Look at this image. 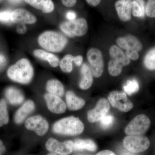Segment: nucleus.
Wrapping results in <instances>:
<instances>
[{
    "label": "nucleus",
    "instance_id": "obj_15",
    "mask_svg": "<svg viewBox=\"0 0 155 155\" xmlns=\"http://www.w3.org/2000/svg\"><path fill=\"white\" fill-rule=\"evenodd\" d=\"M132 0H118L115 7L119 19L123 22L130 21L131 18Z\"/></svg>",
    "mask_w": 155,
    "mask_h": 155
},
{
    "label": "nucleus",
    "instance_id": "obj_6",
    "mask_svg": "<svg viewBox=\"0 0 155 155\" xmlns=\"http://www.w3.org/2000/svg\"><path fill=\"white\" fill-rule=\"evenodd\" d=\"M123 145L132 153L143 152L150 146V142L146 137L142 135H128L124 138Z\"/></svg>",
    "mask_w": 155,
    "mask_h": 155
},
{
    "label": "nucleus",
    "instance_id": "obj_25",
    "mask_svg": "<svg viewBox=\"0 0 155 155\" xmlns=\"http://www.w3.org/2000/svg\"><path fill=\"white\" fill-rule=\"evenodd\" d=\"M74 58L75 57L72 55L67 54L60 61L59 65L63 72L66 73L72 72L73 69L72 62H74Z\"/></svg>",
    "mask_w": 155,
    "mask_h": 155
},
{
    "label": "nucleus",
    "instance_id": "obj_33",
    "mask_svg": "<svg viewBox=\"0 0 155 155\" xmlns=\"http://www.w3.org/2000/svg\"><path fill=\"white\" fill-rule=\"evenodd\" d=\"M11 11H4L0 12V21L5 22L11 21Z\"/></svg>",
    "mask_w": 155,
    "mask_h": 155
},
{
    "label": "nucleus",
    "instance_id": "obj_18",
    "mask_svg": "<svg viewBox=\"0 0 155 155\" xmlns=\"http://www.w3.org/2000/svg\"><path fill=\"white\" fill-rule=\"evenodd\" d=\"M81 78L79 84V87L82 90H87L91 86L93 82L91 69L87 64L82 65L81 69Z\"/></svg>",
    "mask_w": 155,
    "mask_h": 155
},
{
    "label": "nucleus",
    "instance_id": "obj_21",
    "mask_svg": "<svg viewBox=\"0 0 155 155\" xmlns=\"http://www.w3.org/2000/svg\"><path fill=\"white\" fill-rule=\"evenodd\" d=\"M67 105L71 110H77L83 107L85 105V101L78 97L72 91L67 92L66 94Z\"/></svg>",
    "mask_w": 155,
    "mask_h": 155
},
{
    "label": "nucleus",
    "instance_id": "obj_4",
    "mask_svg": "<svg viewBox=\"0 0 155 155\" xmlns=\"http://www.w3.org/2000/svg\"><path fill=\"white\" fill-rule=\"evenodd\" d=\"M60 28L64 33L70 37H81L87 32L88 24L86 19L80 18L63 22Z\"/></svg>",
    "mask_w": 155,
    "mask_h": 155
},
{
    "label": "nucleus",
    "instance_id": "obj_17",
    "mask_svg": "<svg viewBox=\"0 0 155 155\" xmlns=\"http://www.w3.org/2000/svg\"><path fill=\"white\" fill-rule=\"evenodd\" d=\"M25 2L35 8L40 10L44 14L51 13L54 9L52 0H24Z\"/></svg>",
    "mask_w": 155,
    "mask_h": 155
},
{
    "label": "nucleus",
    "instance_id": "obj_7",
    "mask_svg": "<svg viewBox=\"0 0 155 155\" xmlns=\"http://www.w3.org/2000/svg\"><path fill=\"white\" fill-rule=\"evenodd\" d=\"M87 57L93 75L96 78H99L103 74L104 70V62L101 51L96 48L90 49Z\"/></svg>",
    "mask_w": 155,
    "mask_h": 155
},
{
    "label": "nucleus",
    "instance_id": "obj_30",
    "mask_svg": "<svg viewBox=\"0 0 155 155\" xmlns=\"http://www.w3.org/2000/svg\"><path fill=\"white\" fill-rule=\"evenodd\" d=\"M124 91L129 95L134 94L139 89V84L137 81L135 79L128 80L123 87Z\"/></svg>",
    "mask_w": 155,
    "mask_h": 155
},
{
    "label": "nucleus",
    "instance_id": "obj_20",
    "mask_svg": "<svg viewBox=\"0 0 155 155\" xmlns=\"http://www.w3.org/2000/svg\"><path fill=\"white\" fill-rule=\"evenodd\" d=\"M34 55L36 58L47 61L49 64L53 67H56L59 65V58L55 55L48 52L45 50L41 49H36L33 51Z\"/></svg>",
    "mask_w": 155,
    "mask_h": 155
},
{
    "label": "nucleus",
    "instance_id": "obj_1",
    "mask_svg": "<svg viewBox=\"0 0 155 155\" xmlns=\"http://www.w3.org/2000/svg\"><path fill=\"white\" fill-rule=\"evenodd\" d=\"M7 75L10 79L15 82L27 84L33 77V67L28 59L22 58L9 67Z\"/></svg>",
    "mask_w": 155,
    "mask_h": 155
},
{
    "label": "nucleus",
    "instance_id": "obj_34",
    "mask_svg": "<svg viewBox=\"0 0 155 155\" xmlns=\"http://www.w3.org/2000/svg\"><path fill=\"white\" fill-rule=\"evenodd\" d=\"M126 56L128 58L132 61H136L139 58V54L138 52L134 50H128L126 51Z\"/></svg>",
    "mask_w": 155,
    "mask_h": 155
},
{
    "label": "nucleus",
    "instance_id": "obj_44",
    "mask_svg": "<svg viewBox=\"0 0 155 155\" xmlns=\"http://www.w3.org/2000/svg\"><path fill=\"white\" fill-rule=\"evenodd\" d=\"M122 155H133L129 153H125L123 154Z\"/></svg>",
    "mask_w": 155,
    "mask_h": 155
},
{
    "label": "nucleus",
    "instance_id": "obj_8",
    "mask_svg": "<svg viewBox=\"0 0 155 155\" xmlns=\"http://www.w3.org/2000/svg\"><path fill=\"white\" fill-rule=\"evenodd\" d=\"M108 99L111 105L122 112H129L133 108V103L127 97L125 92H111Z\"/></svg>",
    "mask_w": 155,
    "mask_h": 155
},
{
    "label": "nucleus",
    "instance_id": "obj_13",
    "mask_svg": "<svg viewBox=\"0 0 155 155\" xmlns=\"http://www.w3.org/2000/svg\"><path fill=\"white\" fill-rule=\"evenodd\" d=\"M116 43L119 48L126 51L134 50L138 52L143 48L142 44L140 41L137 38L130 35L119 38L116 40Z\"/></svg>",
    "mask_w": 155,
    "mask_h": 155
},
{
    "label": "nucleus",
    "instance_id": "obj_16",
    "mask_svg": "<svg viewBox=\"0 0 155 155\" xmlns=\"http://www.w3.org/2000/svg\"><path fill=\"white\" fill-rule=\"evenodd\" d=\"M35 109L34 103L31 101H28L16 112L14 116V121L17 124H21Z\"/></svg>",
    "mask_w": 155,
    "mask_h": 155
},
{
    "label": "nucleus",
    "instance_id": "obj_39",
    "mask_svg": "<svg viewBox=\"0 0 155 155\" xmlns=\"http://www.w3.org/2000/svg\"><path fill=\"white\" fill-rule=\"evenodd\" d=\"M89 5L92 7H96L101 3V0H85Z\"/></svg>",
    "mask_w": 155,
    "mask_h": 155
},
{
    "label": "nucleus",
    "instance_id": "obj_5",
    "mask_svg": "<svg viewBox=\"0 0 155 155\" xmlns=\"http://www.w3.org/2000/svg\"><path fill=\"white\" fill-rule=\"evenodd\" d=\"M149 118L144 114L136 116L127 125L125 133L128 135H141L148 130L150 125Z\"/></svg>",
    "mask_w": 155,
    "mask_h": 155
},
{
    "label": "nucleus",
    "instance_id": "obj_37",
    "mask_svg": "<svg viewBox=\"0 0 155 155\" xmlns=\"http://www.w3.org/2000/svg\"><path fill=\"white\" fill-rule=\"evenodd\" d=\"M83 58L82 56L78 55L75 56L74 58V62L76 66H80L82 64Z\"/></svg>",
    "mask_w": 155,
    "mask_h": 155
},
{
    "label": "nucleus",
    "instance_id": "obj_36",
    "mask_svg": "<svg viewBox=\"0 0 155 155\" xmlns=\"http://www.w3.org/2000/svg\"><path fill=\"white\" fill-rule=\"evenodd\" d=\"M7 64V59L4 55L0 54V71L2 70Z\"/></svg>",
    "mask_w": 155,
    "mask_h": 155
},
{
    "label": "nucleus",
    "instance_id": "obj_10",
    "mask_svg": "<svg viewBox=\"0 0 155 155\" xmlns=\"http://www.w3.org/2000/svg\"><path fill=\"white\" fill-rule=\"evenodd\" d=\"M110 109V104L107 100L104 98L101 99L97 103L95 107L87 112L89 122L94 123L101 121L107 115Z\"/></svg>",
    "mask_w": 155,
    "mask_h": 155
},
{
    "label": "nucleus",
    "instance_id": "obj_23",
    "mask_svg": "<svg viewBox=\"0 0 155 155\" xmlns=\"http://www.w3.org/2000/svg\"><path fill=\"white\" fill-rule=\"evenodd\" d=\"M46 89L49 93L61 97L64 95V85L59 81L56 79L49 80L47 83Z\"/></svg>",
    "mask_w": 155,
    "mask_h": 155
},
{
    "label": "nucleus",
    "instance_id": "obj_43",
    "mask_svg": "<svg viewBox=\"0 0 155 155\" xmlns=\"http://www.w3.org/2000/svg\"><path fill=\"white\" fill-rule=\"evenodd\" d=\"M48 155H60L59 154H58L55 153H50L48 154Z\"/></svg>",
    "mask_w": 155,
    "mask_h": 155
},
{
    "label": "nucleus",
    "instance_id": "obj_11",
    "mask_svg": "<svg viewBox=\"0 0 155 155\" xmlns=\"http://www.w3.org/2000/svg\"><path fill=\"white\" fill-rule=\"evenodd\" d=\"M25 126L28 130H33L40 136L45 134L49 129L47 121L40 116H31L28 118L25 121Z\"/></svg>",
    "mask_w": 155,
    "mask_h": 155
},
{
    "label": "nucleus",
    "instance_id": "obj_41",
    "mask_svg": "<svg viewBox=\"0 0 155 155\" xmlns=\"http://www.w3.org/2000/svg\"><path fill=\"white\" fill-rule=\"evenodd\" d=\"M5 151V147L3 144L2 142L0 140V155H3Z\"/></svg>",
    "mask_w": 155,
    "mask_h": 155
},
{
    "label": "nucleus",
    "instance_id": "obj_29",
    "mask_svg": "<svg viewBox=\"0 0 155 155\" xmlns=\"http://www.w3.org/2000/svg\"><path fill=\"white\" fill-rule=\"evenodd\" d=\"M9 122V115L5 101H0V127L7 125Z\"/></svg>",
    "mask_w": 155,
    "mask_h": 155
},
{
    "label": "nucleus",
    "instance_id": "obj_35",
    "mask_svg": "<svg viewBox=\"0 0 155 155\" xmlns=\"http://www.w3.org/2000/svg\"><path fill=\"white\" fill-rule=\"evenodd\" d=\"M61 2L65 7L70 8L75 5L77 0H61Z\"/></svg>",
    "mask_w": 155,
    "mask_h": 155
},
{
    "label": "nucleus",
    "instance_id": "obj_2",
    "mask_svg": "<svg viewBox=\"0 0 155 155\" xmlns=\"http://www.w3.org/2000/svg\"><path fill=\"white\" fill-rule=\"evenodd\" d=\"M38 42L40 46L45 51L58 53L61 51L66 46L68 39L60 32L47 31L39 35Z\"/></svg>",
    "mask_w": 155,
    "mask_h": 155
},
{
    "label": "nucleus",
    "instance_id": "obj_22",
    "mask_svg": "<svg viewBox=\"0 0 155 155\" xmlns=\"http://www.w3.org/2000/svg\"><path fill=\"white\" fill-rule=\"evenodd\" d=\"M109 54L112 59L116 60L122 64L123 67L130 63V60L119 47L114 45L110 48Z\"/></svg>",
    "mask_w": 155,
    "mask_h": 155
},
{
    "label": "nucleus",
    "instance_id": "obj_12",
    "mask_svg": "<svg viewBox=\"0 0 155 155\" xmlns=\"http://www.w3.org/2000/svg\"><path fill=\"white\" fill-rule=\"evenodd\" d=\"M11 21L15 23L33 24L37 21L36 17L25 9L18 8L12 11Z\"/></svg>",
    "mask_w": 155,
    "mask_h": 155
},
{
    "label": "nucleus",
    "instance_id": "obj_24",
    "mask_svg": "<svg viewBox=\"0 0 155 155\" xmlns=\"http://www.w3.org/2000/svg\"><path fill=\"white\" fill-rule=\"evenodd\" d=\"M74 150H86L94 152L97 150V146L94 141L90 139H77L74 142Z\"/></svg>",
    "mask_w": 155,
    "mask_h": 155
},
{
    "label": "nucleus",
    "instance_id": "obj_27",
    "mask_svg": "<svg viewBox=\"0 0 155 155\" xmlns=\"http://www.w3.org/2000/svg\"><path fill=\"white\" fill-rule=\"evenodd\" d=\"M123 67L121 63L112 59L110 60L108 64V71L111 76L116 77L119 76L122 73Z\"/></svg>",
    "mask_w": 155,
    "mask_h": 155
},
{
    "label": "nucleus",
    "instance_id": "obj_42",
    "mask_svg": "<svg viewBox=\"0 0 155 155\" xmlns=\"http://www.w3.org/2000/svg\"><path fill=\"white\" fill-rule=\"evenodd\" d=\"M10 2L11 3H13V4H19L21 3L23 0H9Z\"/></svg>",
    "mask_w": 155,
    "mask_h": 155
},
{
    "label": "nucleus",
    "instance_id": "obj_28",
    "mask_svg": "<svg viewBox=\"0 0 155 155\" xmlns=\"http://www.w3.org/2000/svg\"><path fill=\"white\" fill-rule=\"evenodd\" d=\"M145 67L150 70H155V48L150 50L147 53L144 58Z\"/></svg>",
    "mask_w": 155,
    "mask_h": 155
},
{
    "label": "nucleus",
    "instance_id": "obj_26",
    "mask_svg": "<svg viewBox=\"0 0 155 155\" xmlns=\"http://www.w3.org/2000/svg\"><path fill=\"white\" fill-rule=\"evenodd\" d=\"M131 11L134 17H143L145 11L143 0H132Z\"/></svg>",
    "mask_w": 155,
    "mask_h": 155
},
{
    "label": "nucleus",
    "instance_id": "obj_9",
    "mask_svg": "<svg viewBox=\"0 0 155 155\" xmlns=\"http://www.w3.org/2000/svg\"><path fill=\"white\" fill-rule=\"evenodd\" d=\"M45 146L50 151L60 155H69L74 150V142L71 140L61 142L55 139L51 138L48 140Z\"/></svg>",
    "mask_w": 155,
    "mask_h": 155
},
{
    "label": "nucleus",
    "instance_id": "obj_19",
    "mask_svg": "<svg viewBox=\"0 0 155 155\" xmlns=\"http://www.w3.org/2000/svg\"><path fill=\"white\" fill-rule=\"evenodd\" d=\"M5 95L9 103L14 105L21 104L24 100V95L22 92L13 87H10L6 89Z\"/></svg>",
    "mask_w": 155,
    "mask_h": 155
},
{
    "label": "nucleus",
    "instance_id": "obj_32",
    "mask_svg": "<svg viewBox=\"0 0 155 155\" xmlns=\"http://www.w3.org/2000/svg\"><path fill=\"white\" fill-rule=\"evenodd\" d=\"M146 13L148 17H155V0H148L146 8Z\"/></svg>",
    "mask_w": 155,
    "mask_h": 155
},
{
    "label": "nucleus",
    "instance_id": "obj_3",
    "mask_svg": "<svg viewBox=\"0 0 155 155\" xmlns=\"http://www.w3.org/2000/svg\"><path fill=\"white\" fill-rule=\"evenodd\" d=\"M84 125L80 119L73 116L64 118L54 124L53 130L54 133L62 135L75 136L83 132Z\"/></svg>",
    "mask_w": 155,
    "mask_h": 155
},
{
    "label": "nucleus",
    "instance_id": "obj_40",
    "mask_svg": "<svg viewBox=\"0 0 155 155\" xmlns=\"http://www.w3.org/2000/svg\"><path fill=\"white\" fill-rule=\"evenodd\" d=\"M96 155H116L114 152L109 150L102 151L97 153Z\"/></svg>",
    "mask_w": 155,
    "mask_h": 155
},
{
    "label": "nucleus",
    "instance_id": "obj_38",
    "mask_svg": "<svg viewBox=\"0 0 155 155\" xmlns=\"http://www.w3.org/2000/svg\"><path fill=\"white\" fill-rule=\"evenodd\" d=\"M66 17L69 20H74L76 19V14L72 11H69L66 14Z\"/></svg>",
    "mask_w": 155,
    "mask_h": 155
},
{
    "label": "nucleus",
    "instance_id": "obj_31",
    "mask_svg": "<svg viewBox=\"0 0 155 155\" xmlns=\"http://www.w3.org/2000/svg\"><path fill=\"white\" fill-rule=\"evenodd\" d=\"M114 116L110 115H107L100 121L101 127L104 129H108L114 125Z\"/></svg>",
    "mask_w": 155,
    "mask_h": 155
},
{
    "label": "nucleus",
    "instance_id": "obj_14",
    "mask_svg": "<svg viewBox=\"0 0 155 155\" xmlns=\"http://www.w3.org/2000/svg\"><path fill=\"white\" fill-rule=\"evenodd\" d=\"M45 98L48 109L52 113L61 114L66 111V104L60 97L48 93L45 94Z\"/></svg>",
    "mask_w": 155,
    "mask_h": 155
}]
</instances>
